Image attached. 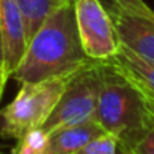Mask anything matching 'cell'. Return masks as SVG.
I'll use <instances>...</instances> for the list:
<instances>
[{"label": "cell", "mask_w": 154, "mask_h": 154, "mask_svg": "<svg viewBox=\"0 0 154 154\" xmlns=\"http://www.w3.org/2000/svg\"><path fill=\"white\" fill-rule=\"evenodd\" d=\"M48 151V133L41 127L27 131L18 139L12 154H47Z\"/></svg>", "instance_id": "cell-11"}, {"label": "cell", "mask_w": 154, "mask_h": 154, "mask_svg": "<svg viewBox=\"0 0 154 154\" xmlns=\"http://www.w3.org/2000/svg\"><path fill=\"white\" fill-rule=\"evenodd\" d=\"M116 154H134V152H133L130 148H127V146H124V145H119V143H118Z\"/></svg>", "instance_id": "cell-16"}, {"label": "cell", "mask_w": 154, "mask_h": 154, "mask_svg": "<svg viewBox=\"0 0 154 154\" xmlns=\"http://www.w3.org/2000/svg\"><path fill=\"white\" fill-rule=\"evenodd\" d=\"M69 79L21 83L15 98L0 110V134L18 140L27 131L41 127L53 112Z\"/></svg>", "instance_id": "cell-3"}, {"label": "cell", "mask_w": 154, "mask_h": 154, "mask_svg": "<svg viewBox=\"0 0 154 154\" xmlns=\"http://www.w3.org/2000/svg\"><path fill=\"white\" fill-rule=\"evenodd\" d=\"M107 62L145 97L154 100V63L142 59L121 42L116 54Z\"/></svg>", "instance_id": "cell-8"}, {"label": "cell", "mask_w": 154, "mask_h": 154, "mask_svg": "<svg viewBox=\"0 0 154 154\" xmlns=\"http://www.w3.org/2000/svg\"><path fill=\"white\" fill-rule=\"evenodd\" d=\"M0 23L3 36V68L6 75L11 77L27 48L24 18L17 0H0Z\"/></svg>", "instance_id": "cell-7"}, {"label": "cell", "mask_w": 154, "mask_h": 154, "mask_svg": "<svg viewBox=\"0 0 154 154\" xmlns=\"http://www.w3.org/2000/svg\"><path fill=\"white\" fill-rule=\"evenodd\" d=\"M9 79V77L6 75V71L3 68V63L0 62V100H2L3 97V91H5V85H6V80Z\"/></svg>", "instance_id": "cell-15"}, {"label": "cell", "mask_w": 154, "mask_h": 154, "mask_svg": "<svg viewBox=\"0 0 154 154\" xmlns=\"http://www.w3.org/2000/svg\"><path fill=\"white\" fill-rule=\"evenodd\" d=\"M103 133L106 131L95 119L59 128L48 134L47 154H74Z\"/></svg>", "instance_id": "cell-9"}, {"label": "cell", "mask_w": 154, "mask_h": 154, "mask_svg": "<svg viewBox=\"0 0 154 154\" xmlns=\"http://www.w3.org/2000/svg\"><path fill=\"white\" fill-rule=\"evenodd\" d=\"M74 14L85 54L97 62L110 60L119 48V39L101 0H74Z\"/></svg>", "instance_id": "cell-5"}, {"label": "cell", "mask_w": 154, "mask_h": 154, "mask_svg": "<svg viewBox=\"0 0 154 154\" xmlns=\"http://www.w3.org/2000/svg\"><path fill=\"white\" fill-rule=\"evenodd\" d=\"M26 26L27 44L38 32V29L44 24V21L56 12L63 5L74 2V0H17Z\"/></svg>", "instance_id": "cell-10"}, {"label": "cell", "mask_w": 154, "mask_h": 154, "mask_svg": "<svg viewBox=\"0 0 154 154\" xmlns=\"http://www.w3.org/2000/svg\"><path fill=\"white\" fill-rule=\"evenodd\" d=\"M109 2H113V3H118L121 6H125L128 9H133L145 17H148L149 20L154 21V9L151 6H148L143 0H109Z\"/></svg>", "instance_id": "cell-14"}, {"label": "cell", "mask_w": 154, "mask_h": 154, "mask_svg": "<svg viewBox=\"0 0 154 154\" xmlns=\"http://www.w3.org/2000/svg\"><path fill=\"white\" fill-rule=\"evenodd\" d=\"M101 63L94 60L75 72L65 86L57 104L41 125L48 134L68 127L95 119L97 103L101 88Z\"/></svg>", "instance_id": "cell-4"}, {"label": "cell", "mask_w": 154, "mask_h": 154, "mask_svg": "<svg viewBox=\"0 0 154 154\" xmlns=\"http://www.w3.org/2000/svg\"><path fill=\"white\" fill-rule=\"evenodd\" d=\"M143 95V94H142ZM145 97V95H143ZM145 101H146V106H148V109H149V112L154 115V100H151V98H148V97H145Z\"/></svg>", "instance_id": "cell-18"}, {"label": "cell", "mask_w": 154, "mask_h": 154, "mask_svg": "<svg viewBox=\"0 0 154 154\" xmlns=\"http://www.w3.org/2000/svg\"><path fill=\"white\" fill-rule=\"evenodd\" d=\"M0 62L3 63V36H2V23H0Z\"/></svg>", "instance_id": "cell-17"}, {"label": "cell", "mask_w": 154, "mask_h": 154, "mask_svg": "<svg viewBox=\"0 0 154 154\" xmlns=\"http://www.w3.org/2000/svg\"><path fill=\"white\" fill-rule=\"evenodd\" d=\"M134 154H154V121L143 136L130 148Z\"/></svg>", "instance_id": "cell-13"}, {"label": "cell", "mask_w": 154, "mask_h": 154, "mask_svg": "<svg viewBox=\"0 0 154 154\" xmlns=\"http://www.w3.org/2000/svg\"><path fill=\"white\" fill-rule=\"evenodd\" d=\"M92 62L83 51L74 2H69L53 12L38 29L11 77L21 83L69 79Z\"/></svg>", "instance_id": "cell-1"}, {"label": "cell", "mask_w": 154, "mask_h": 154, "mask_svg": "<svg viewBox=\"0 0 154 154\" xmlns=\"http://www.w3.org/2000/svg\"><path fill=\"white\" fill-rule=\"evenodd\" d=\"M95 121L119 145L133 148L154 121L142 92L109 62L101 63V88Z\"/></svg>", "instance_id": "cell-2"}, {"label": "cell", "mask_w": 154, "mask_h": 154, "mask_svg": "<svg viewBox=\"0 0 154 154\" xmlns=\"http://www.w3.org/2000/svg\"><path fill=\"white\" fill-rule=\"evenodd\" d=\"M106 9L112 18L119 42L142 59L154 63V21L113 2H109Z\"/></svg>", "instance_id": "cell-6"}, {"label": "cell", "mask_w": 154, "mask_h": 154, "mask_svg": "<svg viewBox=\"0 0 154 154\" xmlns=\"http://www.w3.org/2000/svg\"><path fill=\"white\" fill-rule=\"evenodd\" d=\"M116 149L118 139L110 133H103L74 154H116Z\"/></svg>", "instance_id": "cell-12"}]
</instances>
